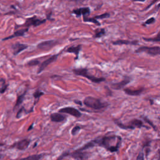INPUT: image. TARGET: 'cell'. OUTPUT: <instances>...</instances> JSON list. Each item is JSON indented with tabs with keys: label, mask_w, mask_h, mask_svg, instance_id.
<instances>
[{
	"label": "cell",
	"mask_w": 160,
	"mask_h": 160,
	"mask_svg": "<svg viewBox=\"0 0 160 160\" xmlns=\"http://www.w3.org/2000/svg\"><path fill=\"white\" fill-rule=\"evenodd\" d=\"M118 136L116 135H110V136H104L98 138L95 140H93L95 141L96 146H99L104 147L108 151L111 152L115 153L117 152L119 149V145L121 143H118L117 144L112 145L111 143L114 142L116 139L118 138Z\"/></svg>",
	"instance_id": "6da1fadb"
},
{
	"label": "cell",
	"mask_w": 160,
	"mask_h": 160,
	"mask_svg": "<svg viewBox=\"0 0 160 160\" xmlns=\"http://www.w3.org/2000/svg\"><path fill=\"white\" fill-rule=\"evenodd\" d=\"M83 104L86 107L90 108L96 110H102L108 106L109 104L107 102H104L98 98L92 96H87L83 100Z\"/></svg>",
	"instance_id": "7a4b0ae2"
},
{
	"label": "cell",
	"mask_w": 160,
	"mask_h": 160,
	"mask_svg": "<svg viewBox=\"0 0 160 160\" xmlns=\"http://www.w3.org/2000/svg\"><path fill=\"white\" fill-rule=\"evenodd\" d=\"M73 72L74 74H75L77 76H83V77L86 78L92 81L93 83H100L101 82L104 81L106 79L103 77H96L93 75H90L88 73V71L86 68H75L73 70Z\"/></svg>",
	"instance_id": "3957f363"
},
{
	"label": "cell",
	"mask_w": 160,
	"mask_h": 160,
	"mask_svg": "<svg viewBox=\"0 0 160 160\" xmlns=\"http://www.w3.org/2000/svg\"><path fill=\"white\" fill-rule=\"evenodd\" d=\"M114 122L118 127H119V128L123 129H134L136 128H141L142 127L148 128L147 126H144L143 121L138 119H132L131 121H130L128 125H124L121 122L118 121V119H114Z\"/></svg>",
	"instance_id": "277c9868"
},
{
	"label": "cell",
	"mask_w": 160,
	"mask_h": 160,
	"mask_svg": "<svg viewBox=\"0 0 160 160\" xmlns=\"http://www.w3.org/2000/svg\"><path fill=\"white\" fill-rule=\"evenodd\" d=\"M136 53H142L145 52L151 56H156L160 55L159 46H153V47H147V46H141L136 50Z\"/></svg>",
	"instance_id": "5b68a950"
},
{
	"label": "cell",
	"mask_w": 160,
	"mask_h": 160,
	"mask_svg": "<svg viewBox=\"0 0 160 160\" xmlns=\"http://www.w3.org/2000/svg\"><path fill=\"white\" fill-rule=\"evenodd\" d=\"M58 44V41L56 40H48V41H44L43 42L39 43L37 46V48L39 50L43 51L50 50V49L53 48L55 46Z\"/></svg>",
	"instance_id": "8992f818"
},
{
	"label": "cell",
	"mask_w": 160,
	"mask_h": 160,
	"mask_svg": "<svg viewBox=\"0 0 160 160\" xmlns=\"http://www.w3.org/2000/svg\"><path fill=\"white\" fill-rule=\"evenodd\" d=\"M70 156L76 160H87L89 158V153L85 151L78 149L70 153Z\"/></svg>",
	"instance_id": "52a82bcc"
},
{
	"label": "cell",
	"mask_w": 160,
	"mask_h": 160,
	"mask_svg": "<svg viewBox=\"0 0 160 160\" xmlns=\"http://www.w3.org/2000/svg\"><path fill=\"white\" fill-rule=\"evenodd\" d=\"M59 113H66V114H68L71 115V116H74L75 118H80L81 116V113L77 109L74 108L73 107H65L63 108H61L59 110Z\"/></svg>",
	"instance_id": "ba28073f"
},
{
	"label": "cell",
	"mask_w": 160,
	"mask_h": 160,
	"mask_svg": "<svg viewBox=\"0 0 160 160\" xmlns=\"http://www.w3.org/2000/svg\"><path fill=\"white\" fill-rule=\"evenodd\" d=\"M31 143V140L28 138L23 139L18 142H16L14 144H13L11 146L13 148H16L19 150H25L26 148H28V146H29Z\"/></svg>",
	"instance_id": "9c48e42d"
},
{
	"label": "cell",
	"mask_w": 160,
	"mask_h": 160,
	"mask_svg": "<svg viewBox=\"0 0 160 160\" xmlns=\"http://www.w3.org/2000/svg\"><path fill=\"white\" fill-rule=\"evenodd\" d=\"M46 21V19H41L37 18L36 16H34V17L29 18L27 19L26 22H25V25H24V26H27V27H29L31 26H38L45 23Z\"/></svg>",
	"instance_id": "30bf717a"
},
{
	"label": "cell",
	"mask_w": 160,
	"mask_h": 160,
	"mask_svg": "<svg viewBox=\"0 0 160 160\" xmlns=\"http://www.w3.org/2000/svg\"><path fill=\"white\" fill-rule=\"evenodd\" d=\"M131 81V77L129 76H126L125 78L122 81H121L119 83H115L111 84V88L113 89H116V90H120V89H123L125 88V86L127 85H128Z\"/></svg>",
	"instance_id": "8fae6325"
},
{
	"label": "cell",
	"mask_w": 160,
	"mask_h": 160,
	"mask_svg": "<svg viewBox=\"0 0 160 160\" xmlns=\"http://www.w3.org/2000/svg\"><path fill=\"white\" fill-rule=\"evenodd\" d=\"M58 55H59L58 54L53 55V56H50V58H48L47 59H46L45 61H43L42 63L41 64V65H40V68H39L38 70V74H40V73H41V72H42L43 70H44V69H45L48 66L50 65V64L52 63L55 62V61L57 59V58L58 57Z\"/></svg>",
	"instance_id": "7c38bea8"
},
{
	"label": "cell",
	"mask_w": 160,
	"mask_h": 160,
	"mask_svg": "<svg viewBox=\"0 0 160 160\" xmlns=\"http://www.w3.org/2000/svg\"><path fill=\"white\" fill-rule=\"evenodd\" d=\"M28 47V45L25 44H21V43H16L15 44H13L12 46V49L13 51V54L14 55H17L19 53H20L21 52L23 51L26 49Z\"/></svg>",
	"instance_id": "4fadbf2b"
},
{
	"label": "cell",
	"mask_w": 160,
	"mask_h": 160,
	"mask_svg": "<svg viewBox=\"0 0 160 160\" xmlns=\"http://www.w3.org/2000/svg\"><path fill=\"white\" fill-rule=\"evenodd\" d=\"M50 119L51 121L56 122V123H59V122H63L66 119L65 116L62 115L61 113H55L51 115Z\"/></svg>",
	"instance_id": "5bb4252c"
},
{
	"label": "cell",
	"mask_w": 160,
	"mask_h": 160,
	"mask_svg": "<svg viewBox=\"0 0 160 160\" xmlns=\"http://www.w3.org/2000/svg\"><path fill=\"white\" fill-rule=\"evenodd\" d=\"M144 90V88H141L140 89H131L129 88H124L123 91L126 95L129 96H135L140 95L143 91Z\"/></svg>",
	"instance_id": "9a60e30c"
},
{
	"label": "cell",
	"mask_w": 160,
	"mask_h": 160,
	"mask_svg": "<svg viewBox=\"0 0 160 160\" xmlns=\"http://www.w3.org/2000/svg\"><path fill=\"white\" fill-rule=\"evenodd\" d=\"M73 13L76 14V16H80L81 15L86 16L90 13V10L88 7H84V8H80L78 9H76L73 11Z\"/></svg>",
	"instance_id": "2e32d148"
},
{
	"label": "cell",
	"mask_w": 160,
	"mask_h": 160,
	"mask_svg": "<svg viewBox=\"0 0 160 160\" xmlns=\"http://www.w3.org/2000/svg\"><path fill=\"white\" fill-rule=\"evenodd\" d=\"M81 49V45H78L76 46H71V47H70L69 48H68V50H67V52H68V53H74L76 56V59H78V58L79 53H80Z\"/></svg>",
	"instance_id": "e0dca14e"
},
{
	"label": "cell",
	"mask_w": 160,
	"mask_h": 160,
	"mask_svg": "<svg viewBox=\"0 0 160 160\" xmlns=\"http://www.w3.org/2000/svg\"><path fill=\"white\" fill-rule=\"evenodd\" d=\"M28 31V28H26V29H20V30H18V31H16V32L13 34V35L10 36H9V37H7V38H4L3 40H8V39L15 38V37L23 36H24V34L26 33Z\"/></svg>",
	"instance_id": "ac0fdd59"
},
{
	"label": "cell",
	"mask_w": 160,
	"mask_h": 160,
	"mask_svg": "<svg viewBox=\"0 0 160 160\" xmlns=\"http://www.w3.org/2000/svg\"><path fill=\"white\" fill-rule=\"evenodd\" d=\"M43 155L42 154H38V155H33L26 158H20L16 160H41L43 158Z\"/></svg>",
	"instance_id": "d6986e66"
},
{
	"label": "cell",
	"mask_w": 160,
	"mask_h": 160,
	"mask_svg": "<svg viewBox=\"0 0 160 160\" xmlns=\"http://www.w3.org/2000/svg\"><path fill=\"white\" fill-rule=\"evenodd\" d=\"M26 92H25L23 94H21V95L18 96L17 100H16V102L15 105H14V109H16V108H18L19 106L22 104V103L23 102L24 100H25V95H26Z\"/></svg>",
	"instance_id": "ffe728a7"
},
{
	"label": "cell",
	"mask_w": 160,
	"mask_h": 160,
	"mask_svg": "<svg viewBox=\"0 0 160 160\" xmlns=\"http://www.w3.org/2000/svg\"><path fill=\"white\" fill-rule=\"evenodd\" d=\"M113 43L115 45H121V44H133V45H134V44H137L138 41H128V40H117V41L113 42Z\"/></svg>",
	"instance_id": "44dd1931"
},
{
	"label": "cell",
	"mask_w": 160,
	"mask_h": 160,
	"mask_svg": "<svg viewBox=\"0 0 160 160\" xmlns=\"http://www.w3.org/2000/svg\"><path fill=\"white\" fill-rule=\"evenodd\" d=\"M8 87V84L6 83L4 79H0V94L4 93L7 90Z\"/></svg>",
	"instance_id": "7402d4cb"
},
{
	"label": "cell",
	"mask_w": 160,
	"mask_h": 160,
	"mask_svg": "<svg viewBox=\"0 0 160 160\" xmlns=\"http://www.w3.org/2000/svg\"><path fill=\"white\" fill-rule=\"evenodd\" d=\"M143 39L146 41H153V42H159L160 41V32L157 34V36L155 38H143Z\"/></svg>",
	"instance_id": "603a6c76"
},
{
	"label": "cell",
	"mask_w": 160,
	"mask_h": 160,
	"mask_svg": "<svg viewBox=\"0 0 160 160\" xmlns=\"http://www.w3.org/2000/svg\"><path fill=\"white\" fill-rule=\"evenodd\" d=\"M104 34H105V30L104 29H97L95 34V38H100Z\"/></svg>",
	"instance_id": "cb8c5ba5"
},
{
	"label": "cell",
	"mask_w": 160,
	"mask_h": 160,
	"mask_svg": "<svg viewBox=\"0 0 160 160\" xmlns=\"http://www.w3.org/2000/svg\"><path fill=\"white\" fill-rule=\"evenodd\" d=\"M81 129V128L80 126H74L72 129V130H71V134H72L73 136L76 135V134L78 133V132L80 131Z\"/></svg>",
	"instance_id": "d4e9b609"
},
{
	"label": "cell",
	"mask_w": 160,
	"mask_h": 160,
	"mask_svg": "<svg viewBox=\"0 0 160 160\" xmlns=\"http://www.w3.org/2000/svg\"><path fill=\"white\" fill-rule=\"evenodd\" d=\"M84 21H88V22H92V23H93L100 25V23L96 20V18H86L85 16H84Z\"/></svg>",
	"instance_id": "484cf974"
},
{
	"label": "cell",
	"mask_w": 160,
	"mask_h": 160,
	"mask_svg": "<svg viewBox=\"0 0 160 160\" xmlns=\"http://www.w3.org/2000/svg\"><path fill=\"white\" fill-rule=\"evenodd\" d=\"M143 119H144V121L145 122L147 123H148L149 125H150L151 126L152 128H153L154 130L156 131V126H155V125H154L153 124V123L150 120H149L148 118L146 117V116H143Z\"/></svg>",
	"instance_id": "4316f807"
},
{
	"label": "cell",
	"mask_w": 160,
	"mask_h": 160,
	"mask_svg": "<svg viewBox=\"0 0 160 160\" xmlns=\"http://www.w3.org/2000/svg\"><path fill=\"white\" fill-rule=\"evenodd\" d=\"M40 61L37 59H33V60H31L28 63V65L29 66H36L40 64Z\"/></svg>",
	"instance_id": "83f0119b"
},
{
	"label": "cell",
	"mask_w": 160,
	"mask_h": 160,
	"mask_svg": "<svg viewBox=\"0 0 160 160\" xmlns=\"http://www.w3.org/2000/svg\"><path fill=\"white\" fill-rule=\"evenodd\" d=\"M69 155H70V153L69 151H66L63 153L58 158V159L56 160H62L63 159H64V158H66V156H69Z\"/></svg>",
	"instance_id": "f1b7e54d"
},
{
	"label": "cell",
	"mask_w": 160,
	"mask_h": 160,
	"mask_svg": "<svg viewBox=\"0 0 160 160\" xmlns=\"http://www.w3.org/2000/svg\"><path fill=\"white\" fill-rule=\"evenodd\" d=\"M43 95H44V93L42 92H40V91L39 90H37L34 93L33 96L34 98H39L40 96H41Z\"/></svg>",
	"instance_id": "f546056e"
},
{
	"label": "cell",
	"mask_w": 160,
	"mask_h": 160,
	"mask_svg": "<svg viewBox=\"0 0 160 160\" xmlns=\"http://www.w3.org/2000/svg\"><path fill=\"white\" fill-rule=\"evenodd\" d=\"M110 14L109 13H104V14H101L100 16H96L95 18L96 19H104V18H106L110 17Z\"/></svg>",
	"instance_id": "4dcf8cb0"
},
{
	"label": "cell",
	"mask_w": 160,
	"mask_h": 160,
	"mask_svg": "<svg viewBox=\"0 0 160 160\" xmlns=\"http://www.w3.org/2000/svg\"><path fill=\"white\" fill-rule=\"evenodd\" d=\"M155 19L154 18H151L148 19L146 22H145V25H150V24H153V23H155Z\"/></svg>",
	"instance_id": "1f68e13d"
},
{
	"label": "cell",
	"mask_w": 160,
	"mask_h": 160,
	"mask_svg": "<svg viewBox=\"0 0 160 160\" xmlns=\"http://www.w3.org/2000/svg\"><path fill=\"white\" fill-rule=\"evenodd\" d=\"M137 160H144V154H143V153L142 151L140 152V153H139L138 156L137 158Z\"/></svg>",
	"instance_id": "d6a6232c"
},
{
	"label": "cell",
	"mask_w": 160,
	"mask_h": 160,
	"mask_svg": "<svg viewBox=\"0 0 160 160\" xmlns=\"http://www.w3.org/2000/svg\"><path fill=\"white\" fill-rule=\"evenodd\" d=\"M158 1V0H154V1H153V2L151 3V4H149V6H148V7H147V8H146V9L149 8V7H150V6H151L153 5V4L154 3H156V2H157V1Z\"/></svg>",
	"instance_id": "836d02e7"
},
{
	"label": "cell",
	"mask_w": 160,
	"mask_h": 160,
	"mask_svg": "<svg viewBox=\"0 0 160 160\" xmlns=\"http://www.w3.org/2000/svg\"><path fill=\"white\" fill-rule=\"evenodd\" d=\"M33 124H32V125H31V126H29V128H28V131H29V130H31V129H32V128H33L32 127H33Z\"/></svg>",
	"instance_id": "e575fe53"
},
{
	"label": "cell",
	"mask_w": 160,
	"mask_h": 160,
	"mask_svg": "<svg viewBox=\"0 0 160 160\" xmlns=\"http://www.w3.org/2000/svg\"><path fill=\"white\" fill-rule=\"evenodd\" d=\"M134 1H141V2H143V1H144L145 0H133Z\"/></svg>",
	"instance_id": "d590c367"
},
{
	"label": "cell",
	"mask_w": 160,
	"mask_h": 160,
	"mask_svg": "<svg viewBox=\"0 0 160 160\" xmlns=\"http://www.w3.org/2000/svg\"><path fill=\"white\" fill-rule=\"evenodd\" d=\"M76 1H85V0H76Z\"/></svg>",
	"instance_id": "8d00e7d4"
},
{
	"label": "cell",
	"mask_w": 160,
	"mask_h": 160,
	"mask_svg": "<svg viewBox=\"0 0 160 160\" xmlns=\"http://www.w3.org/2000/svg\"><path fill=\"white\" fill-rule=\"evenodd\" d=\"M159 160H160V150L159 151Z\"/></svg>",
	"instance_id": "74e56055"
},
{
	"label": "cell",
	"mask_w": 160,
	"mask_h": 160,
	"mask_svg": "<svg viewBox=\"0 0 160 160\" xmlns=\"http://www.w3.org/2000/svg\"><path fill=\"white\" fill-rule=\"evenodd\" d=\"M4 144H3V143H0V146H3V145H4Z\"/></svg>",
	"instance_id": "f35d334b"
},
{
	"label": "cell",
	"mask_w": 160,
	"mask_h": 160,
	"mask_svg": "<svg viewBox=\"0 0 160 160\" xmlns=\"http://www.w3.org/2000/svg\"><path fill=\"white\" fill-rule=\"evenodd\" d=\"M1 156H1V154H0V159H1Z\"/></svg>",
	"instance_id": "ab89813d"
}]
</instances>
